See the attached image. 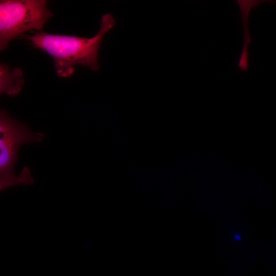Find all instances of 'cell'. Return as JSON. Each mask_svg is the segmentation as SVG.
Listing matches in <instances>:
<instances>
[{"label": "cell", "instance_id": "6da1fadb", "mask_svg": "<svg viewBox=\"0 0 276 276\" xmlns=\"http://www.w3.org/2000/svg\"><path fill=\"white\" fill-rule=\"evenodd\" d=\"M116 24L113 16L106 13L101 17L98 33L90 38L52 34L43 31L26 35L25 38L35 48L48 53L54 61L57 75L67 78L74 74L76 65L88 67L93 71L100 68L99 50L105 35Z\"/></svg>", "mask_w": 276, "mask_h": 276}, {"label": "cell", "instance_id": "7a4b0ae2", "mask_svg": "<svg viewBox=\"0 0 276 276\" xmlns=\"http://www.w3.org/2000/svg\"><path fill=\"white\" fill-rule=\"evenodd\" d=\"M0 135L1 191L18 185H33L34 180L28 167H24L19 175L14 173L18 151L24 144L42 142L45 134L33 131L3 109L0 112Z\"/></svg>", "mask_w": 276, "mask_h": 276}, {"label": "cell", "instance_id": "3957f363", "mask_svg": "<svg viewBox=\"0 0 276 276\" xmlns=\"http://www.w3.org/2000/svg\"><path fill=\"white\" fill-rule=\"evenodd\" d=\"M45 0H3L0 1V49L25 32L41 31L54 16Z\"/></svg>", "mask_w": 276, "mask_h": 276}, {"label": "cell", "instance_id": "277c9868", "mask_svg": "<svg viewBox=\"0 0 276 276\" xmlns=\"http://www.w3.org/2000/svg\"><path fill=\"white\" fill-rule=\"evenodd\" d=\"M236 2L240 11L241 25L244 36L243 45L237 61V67L241 72H244L248 70L250 56L248 47L252 42L248 25L249 13L252 9L269 1L237 0Z\"/></svg>", "mask_w": 276, "mask_h": 276}, {"label": "cell", "instance_id": "5b68a950", "mask_svg": "<svg viewBox=\"0 0 276 276\" xmlns=\"http://www.w3.org/2000/svg\"><path fill=\"white\" fill-rule=\"evenodd\" d=\"M25 80L22 70L18 67L11 70L8 65L0 66V93L14 97L20 91Z\"/></svg>", "mask_w": 276, "mask_h": 276}]
</instances>
